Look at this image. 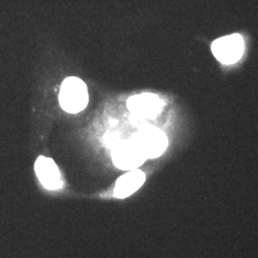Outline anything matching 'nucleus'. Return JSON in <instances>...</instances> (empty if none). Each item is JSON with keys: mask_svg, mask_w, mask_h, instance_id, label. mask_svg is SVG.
<instances>
[{"mask_svg": "<svg viewBox=\"0 0 258 258\" xmlns=\"http://www.w3.org/2000/svg\"><path fill=\"white\" fill-rule=\"evenodd\" d=\"M244 48L243 37L237 34L218 38L212 45L213 55L224 64L237 62L244 53Z\"/></svg>", "mask_w": 258, "mask_h": 258, "instance_id": "f03ea898", "label": "nucleus"}, {"mask_svg": "<svg viewBox=\"0 0 258 258\" xmlns=\"http://www.w3.org/2000/svg\"><path fill=\"white\" fill-rule=\"evenodd\" d=\"M35 171L40 183L47 189L55 190L62 186L59 170L51 158L38 157L35 164Z\"/></svg>", "mask_w": 258, "mask_h": 258, "instance_id": "423d86ee", "label": "nucleus"}, {"mask_svg": "<svg viewBox=\"0 0 258 258\" xmlns=\"http://www.w3.org/2000/svg\"><path fill=\"white\" fill-rule=\"evenodd\" d=\"M146 180V175L142 170L133 169L120 177L115 185L114 196L117 198H125L137 191Z\"/></svg>", "mask_w": 258, "mask_h": 258, "instance_id": "0eeeda50", "label": "nucleus"}, {"mask_svg": "<svg viewBox=\"0 0 258 258\" xmlns=\"http://www.w3.org/2000/svg\"><path fill=\"white\" fill-rule=\"evenodd\" d=\"M115 166L123 170H133L142 166L148 159L134 140L122 142L113 151Z\"/></svg>", "mask_w": 258, "mask_h": 258, "instance_id": "20e7f679", "label": "nucleus"}, {"mask_svg": "<svg viewBox=\"0 0 258 258\" xmlns=\"http://www.w3.org/2000/svg\"><path fill=\"white\" fill-rule=\"evenodd\" d=\"M132 140L136 142L147 158L153 159L161 156L167 148L166 134L155 127L140 130Z\"/></svg>", "mask_w": 258, "mask_h": 258, "instance_id": "7ed1b4c3", "label": "nucleus"}, {"mask_svg": "<svg viewBox=\"0 0 258 258\" xmlns=\"http://www.w3.org/2000/svg\"><path fill=\"white\" fill-rule=\"evenodd\" d=\"M164 106L163 101L154 94H141L131 97L127 107L132 114L144 118H155Z\"/></svg>", "mask_w": 258, "mask_h": 258, "instance_id": "39448f33", "label": "nucleus"}, {"mask_svg": "<svg viewBox=\"0 0 258 258\" xmlns=\"http://www.w3.org/2000/svg\"><path fill=\"white\" fill-rule=\"evenodd\" d=\"M89 101L87 86L76 77L64 80L59 92V103L63 110L68 113H78L83 110Z\"/></svg>", "mask_w": 258, "mask_h": 258, "instance_id": "f257e3e1", "label": "nucleus"}]
</instances>
